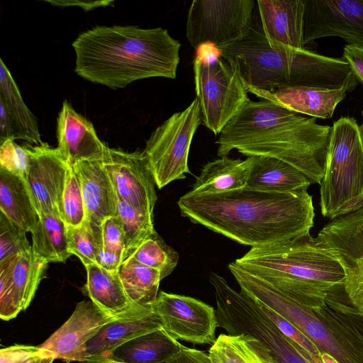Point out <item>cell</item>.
<instances>
[{
	"label": "cell",
	"instance_id": "1",
	"mask_svg": "<svg viewBox=\"0 0 363 363\" xmlns=\"http://www.w3.org/2000/svg\"><path fill=\"white\" fill-rule=\"evenodd\" d=\"M177 204L192 223L251 248L309 235L315 216L307 190L276 193L245 187L215 194L186 193Z\"/></svg>",
	"mask_w": 363,
	"mask_h": 363
},
{
	"label": "cell",
	"instance_id": "2",
	"mask_svg": "<svg viewBox=\"0 0 363 363\" xmlns=\"http://www.w3.org/2000/svg\"><path fill=\"white\" fill-rule=\"evenodd\" d=\"M72 45L74 72L114 89L150 77L175 79L180 61V43L162 28L96 26L79 34Z\"/></svg>",
	"mask_w": 363,
	"mask_h": 363
},
{
	"label": "cell",
	"instance_id": "3",
	"mask_svg": "<svg viewBox=\"0 0 363 363\" xmlns=\"http://www.w3.org/2000/svg\"><path fill=\"white\" fill-rule=\"evenodd\" d=\"M217 51L236 65L247 87L261 91L357 85L350 66L342 58L269 43L260 26L253 25L243 39Z\"/></svg>",
	"mask_w": 363,
	"mask_h": 363
},
{
	"label": "cell",
	"instance_id": "4",
	"mask_svg": "<svg viewBox=\"0 0 363 363\" xmlns=\"http://www.w3.org/2000/svg\"><path fill=\"white\" fill-rule=\"evenodd\" d=\"M230 272L240 291L290 321L320 350L340 363H363V335L349 313L351 305L338 286L326 298L305 306L263 279L235 264Z\"/></svg>",
	"mask_w": 363,
	"mask_h": 363
},
{
	"label": "cell",
	"instance_id": "5",
	"mask_svg": "<svg viewBox=\"0 0 363 363\" xmlns=\"http://www.w3.org/2000/svg\"><path fill=\"white\" fill-rule=\"evenodd\" d=\"M235 262L258 277L299 284L331 287L345 279L340 262L311 235L251 248Z\"/></svg>",
	"mask_w": 363,
	"mask_h": 363
},
{
	"label": "cell",
	"instance_id": "6",
	"mask_svg": "<svg viewBox=\"0 0 363 363\" xmlns=\"http://www.w3.org/2000/svg\"><path fill=\"white\" fill-rule=\"evenodd\" d=\"M320 184L323 216L333 220L363 207V134L354 118L333 123Z\"/></svg>",
	"mask_w": 363,
	"mask_h": 363
},
{
	"label": "cell",
	"instance_id": "7",
	"mask_svg": "<svg viewBox=\"0 0 363 363\" xmlns=\"http://www.w3.org/2000/svg\"><path fill=\"white\" fill-rule=\"evenodd\" d=\"M332 126L315 118H299L250 138L236 147L247 157L261 155L284 161L302 172L312 184H320L325 171Z\"/></svg>",
	"mask_w": 363,
	"mask_h": 363
},
{
	"label": "cell",
	"instance_id": "8",
	"mask_svg": "<svg viewBox=\"0 0 363 363\" xmlns=\"http://www.w3.org/2000/svg\"><path fill=\"white\" fill-rule=\"evenodd\" d=\"M193 65L202 123L216 135H220L250 100L246 84L236 65L217 50L211 57L198 52Z\"/></svg>",
	"mask_w": 363,
	"mask_h": 363
},
{
	"label": "cell",
	"instance_id": "9",
	"mask_svg": "<svg viewBox=\"0 0 363 363\" xmlns=\"http://www.w3.org/2000/svg\"><path fill=\"white\" fill-rule=\"evenodd\" d=\"M209 281L213 288L218 326L228 334H247L264 344L278 363H311L259 309L245 293L232 288L221 276L213 272Z\"/></svg>",
	"mask_w": 363,
	"mask_h": 363
},
{
	"label": "cell",
	"instance_id": "10",
	"mask_svg": "<svg viewBox=\"0 0 363 363\" xmlns=\"http://www.w3.org/2000/svg\"><path fill=\"white\" fill-rule=\"evenodd\" d=\"M201 123L200 104L196 97L184 111L174 113L159 125L146 141L143 152L158 189L185 179L186 174L191 173L189 153Z\"/></svg>",
	"mask_w": 363,
	"mask_h": 363
},
{
	"label": "cell",
	"instance_id": "11",
	"mask_svg": "<svg viewBox=\"0 0 363 363\" xmlns=\"http://www.w3.org/2000/svg\"><path fill=\"white\" fill-rule=\"evenodd\" d=\"M254 0H195L188 11L186 35L191 47L225 48L246 37L252 26Z\"/></svg>",
	"mask_w": 363,
	"mask_h": 363
},
{
	"label": "cell",
	"instance_id": "12",
	"mask_svg": "<svg viewBox=\"0 0 363 363\" xmlns=\"http://www.w3.org/2000/svg\"><path fill=\"white\" fill-rule=\"evenodd\" d=\"M315 238L342 266L346 299L363 313V207L331 220Z\"/></svg>",
	"mask_w": 363,
	"mask_h": 363
},
{
	"label": "cell",
	"instance_id": "13",
	"mask_svg": "<svg viewBox=\"0 0 363 363\" xmlns=\"http://www.w3.org/2000/svg\"><path fill=\"white\" fill-rule=\"evenodd\" d=\"M154 308L162 328L173 338L193 344L212 345L218 326L216 310L193 297L159 292Z\"/></svg>",
	"mask_w": 363,
	"mask_h": 363
},
{
	"label": "cell",
	"instance_id": "14",
	"mask_svg": "<svg viewBox=\"0 0 363 363\" xmlns=\"http://www.w3.org/2000/svg\"><path fill=\"white\" fill-rule=\"evenodd\" d=\"M101 162L118 198L153 217L156 183L144 152L106 146Z\"/></svg>",
	"mask_w": 363,
	"mask_h": 363
},
{
	"label": "cell",
	"instance_id": "15",
	"mask_svg": "<svg viewBox=\"0 0 363 363\" xmlns=\"http://www.w3.org/2000/svg\"><path fill=\"white\" fill-rule=\"evenodd\" d=\"M304 45L325 37H339L363 48V0H303Z\"/></svg>",
	"mask_w": 363,
	"mask_h": 363
},
{
	"label": "cell",
	"instance_id": "16",
	"mask_svg": "<svg viewBox=\"0 0 363 363\" xmlns=\"http://www.w3.org/2000/svg\"><path fill=\"white\" fill-rule=\"evenodd\" d=\"M30 164L24 179L38 216L59 214L69 164L47 143L27 144ZM60 215V214H59Z\"/></svg>",
	"mask_w": 363,
	"mask_h": 363
},
{
	"label": "cell",
	"instance_id": "17",
	"mask_svg": "<svg viewBox=\"0 0 363 363\" xmlns=\"http://www.w3.org/2000/svg\"><path fill=\"white\" fill-rule=\"evenodd\" d=\"M301 115L267 100L248 101L225 125L216 143L219 157L228 156L243 142L283 124Z\"/></svg>",
	"mask_w": 363,
	"mask_h": 363
},
{
	"label": "cell",
	"instance_id": "18",
	"mask_svg": "<svg viewBox=\"0 0 363 363\" xmlns=\"http://www.w3.org/2000/svg\"><path fill=\"white\" fill-rule=\"evenodd\" d=\"M118 317H112L91 301L79 302L68 320L39 346L55 359L79 361L85 345L100 329Z\"/></svg>",
	"mask_w": 363,
	"mask_h": 363
},
{
	"label": "cell",
	"instance_id": "19",
	"mask_svg": "<svg viewBox=\"0 0 363 363\" xmlns=\"http://www.w3.org/2000/svg\"><path fill=\"white\" fill-rule=\"evenodd\" d=\"M79 177L86 218L83 226L102 247L101 225L117 216L118 196L101 160H84L73 165Z\"/></svg>",
	"mask_w": 363,
	"mask_h": 363
},
{
	"label": "cell",
	"instance_id": "20",
	"mask_svg": "<svg viewBox=\"0 0 363 363\" xmlns=\"http://www.w3.org/2000/svg\"><path fill=\"white\" fill-rule=\"evenodd\" d=\"M162 328L154 308L135 306L123 315L104 325L84 346L79 362L102 363L114 349L127 341Z\"/></svg>",
	"mask_w": 363,
	"mask_h": 363
},
{
	"label": "cell",
	"instance_id": "21",
	"mask_svg": "<svg viewBox=\"0 0 363 363\" xmlns=\"http://www.w3.org/2000/svg\"><path fill=\"white\" fill-rule=\"evenodd\" d=\"M57 135L61 156L70 165L84 160H102L106 146L93 124L65 101L57 117Z\"/></svg>",
	"mask_w": 363,
	"mask_h": 363
},
{
	"label": "cell",
	"instance_id": "22",
	"mask_svg": "<svg viewBox=\"0 0 363 363\" xmlns=\"http://www.w3.org/2000/svg\"><path fill=\"white\" fill-rule=\"evenodd\" d=\"M250 93L296 113L323 119L333 116L336 106L354 87L345 84L337 89L296 86L281 89L273 92L247 87Z\"/></svg>",
	"mask_w": 363,
	"mask_h": 363
},
{
	"label": "cell",
	"instance_id": "23",
	"mask_svg": "<svg viewBox=\"0 0 363 363\" xmlns=\"http://www.w3.org/2000/svg\"><path fill=\"white\" fill-rule=\"evenodd\" d=\"M260 27L269 43L303 49V0H257Z\"/></svg>",
	"mask_w": 363,
	"mask_h": 363
},
{
	"label": "cell",
	"instance_id": "24",
	"mask_svg": "<svg viewBox=\"0 0 363 363\" xmlns=\"http://www.w3.org/2000/svg\"><path fill=\"white\" fill-rule=\"evenodd\" d=\"M251 163L246 187L276 193L307 190L312 184L302 172L277 158L249 156Z\"/></svg>",
	"mask_w": 363,
	"mask_h": 363
},
{
	"label": "cell",
	"instance_id": "25",
	"mask_svg": "<svg viewBox=\"0 0 363 363\" xmlns=\"http://www.w3.org/2000/svg\"><path fill=\"white\" fill-rule=\"evenodd\" d=\"M184 347L160 328L121 345L102 363H167Z\"/></svg>",
	"mask_w": 363,
	"mask_h": 363
},
{
	"label": "cell",
	"instance_id": "26",
	"mask_svg": "<svg viewBox=\"0 0 363 363\" xmlns=\"http://www.w3.org/2000/svg\"><path fill=\"white\" fill-rule=\"evenodd\" d=\"M85 268L86 283L82 291L103 311L116 318L137 306L125 293L118 272H108L97 264L87 265Z\"/></svg>",
	"mask_w": 363,
	"mask_h": 363
},
{
	"label": "cell",
	"instance_id": "27",
	"mask_svg": "<svg viewBox=\"0 0 363 363\" xmlns=\"http://www.w3.org/2000/svg\"><path fill=\"white\" fill-rule=\"evenodd\" d=\"M250 163V157L242 160L225 156L208 162L188 193L215 194L245 188Z\"/></svg>",
	"mask_w": 363,
	"mask_h": 363
},
{
	"label": "cell",
	"instance_id": "28",
	"mask_svg": "<svg viewBox=\"0 0 363 363\" xmlns=\"http://www.w3.org/2000/svg\"><path fill=\"white\" fill-rule=\"evenodd\" d=\"M0 209L9 219L31 233L39 220L24 179L0 169Z\"/></svg>",
	"mask_w": 363,
	"mask_h": 363
},
{
	"label": "cell",
	"instance_id": "29",
	"mask_svg": "<svg viewBox=\"0 0 363 363\" xmlns=\"http://www.w3.org/2000/svg\"><path fill=\"white\" fill-rule=\"evenodd\" d=\"M0 100L9 113L15 139L30 144H43L35 116L25 104L13 77L3 60H0Z\"/></svg>",
	"mask_w": 363,
	"mask_h": 363
},
{
	"label": "cell",
	"instance_id": "30",
	"mask_svg": "<svg viewBox=\"0 0 363 363\" xmlns=\"http://www.w3.org/2000/svg\"><path fill=\"white\" fill-rule=\"evenodd\" d=\"M208 354L213 363H278L262 342L247 334L221 333Z\"/></svg>",
	"mask_w": 363,
	"mask_h": 363
},
{
	"label": "cell",
	"instance_id": "31",
	"mask_svg": "<svg viewBox=\"0 0 363 363\" xmlns=\"http://www.w3.org/2000/svg\"><path fill=\"white\" fill-rule=\"evenodd\" d=\"M30 233L33 255L48 264L64 263L72 255L67 240L66 225L59 214L39 216L38 222Z\"/></svg>",
	"mask_w": 363,
	"mask_h": 363
},
{
	"label": "cell",
	"instance_id": "32",
	"mask_svg": "<svg viewBox=\"0 0 363 363\" xmlns=\"http://www.w3.org/2000/svg\"><path fill=\"white\" fill-rule=\"evenodd\" d=\"M118 273L125 293L134 305H154L162 280L159 271L129 257L122 262Z\"/></svg>",
	"mask_w": 363,
	"mask_h": 363
},
{
	"label": "cell",
	"instance_id": "33",
	"mask_svg": "<svg viewBox=\"0 0 363 363\" xmlns=\"http://www.w3.org/2000/svg\"><path fill=\"white\" fill-rule=\"evenodd\" d=\"M48 266V263L35 257L32 250L12 256L11 280L21 311L29 306L40 283L46 277Z\"/></svg>",
	"mask_w": 363,
	"mask_h": 363
},
{
	"label": "cell",
	"instance_id": "34",
	"mask_svg": "<svg viewBox=\"0 0 363 363\" xmlns=\"http://www.w3.org/2000/svg\"><path fill=\"white\" fill-rule=\"evenodd\" d=\"M117 216L124 233V261L130 257L139 246L156 231L153 217L145 214L118 198Z\"/></svg>",
	"mask_w": 363,
	"mask_h": 363
},
{
	"label": "cell",
	"instance_id": "35",
	"mask_svg": "<svg viewBox=\"0 0 363 363\" xmlns=\"http://www.w3.org/2000/svg\"><path fill=\"white\" fill-rule=\"evenodd\" d=\"M138 262L160 272L163 279L175 269L179 254L155 232L146 239L130 257Z\"/></svg>",
	"mask_w": 363,
	"mask_h": 363
},
{
	"label": "cell",
	"instance_id": "36",
	"mask_svg": "<svg viewBox=\"0 0 363 363\" xmlns=\"http://www.w3.org/2000/svg\"><path fill=\"white\" fill-rule=\"evenodd\" d=\"M251 298L262 313L291 342L306 359L311 363H323L320 350L298 328L274 310L261 301Z\"/></svg>",
	"mask_w": 363,
	"mask_h": 363
},
{
	"label": "cell",
	"instance_id": "37",
	"mask_svg": "<svg viewBox=\"0 0 363 363\" xmlns=\"http://www.w3.org/2000/svg\"><path fill=\"white\" fill-rule=\"evenodd\" d=\"M59 214L66 225L81 226L86 218L85 207L79 177L69 165Z\"/></svg>",
	"mask_w": 363,
	"mask_h": 363
},
{
	"label": "cell",
	"instance_id": "38",
	"mask_svg": "<svg viewBox=\"0 0 363 363\" xmlns=\"http://www.w3.org/2000/svg\"><path fill=\"white\" fill-rule=\"evenodd\" d=\"M26 231L0 213V261L32 250Z\"/></svg>",
	"mask_w": 363,
	"mask_h": 363
},
{
	"label": "cell",
	"instance_id": "39",
	"mask_svg": "<svg viewBox=\"0 0 363 363\" xmlns=\"http://www.w3.org/2000/svg\"><path fill=\"white\" fill-rule=\"evenodd\" d=\"M68 247L72 255H76L84 267L96 264V257L101 247L92 234L83 225H66Z\"/></svg>",
	"mask_w": 363,
	"mask_h": 363
},
{
	"label": "cell",
	"instance_id": "40",
	"mask_svg": "<svg viewBox=\"0 0 363 363\" xmlns=\"http://www.w3.org/2000/svg\"><path fill=\"white\" fill-rule=\"evenodd\" d=\"M30 157L27 144L21 146L11 138L1 142L0 169L25 179L30 164Z\"/></svg>",
	"mask_w": 363,
	"mask_h": 363
},
{
	"label": "cell",
	"instance_id": "41",
	"mask_svg": "<svg viewBox=\"0 0 363 363\" xmlns=\"http://www.w3.org/2000/svg\"><path fill=\"white\" fill-rule=\"evenodd\" d=\"M12 256L0 261V318L9 320L21 312L18 307L11 280Z\"/></svg>",
	"mask_w": 363,
	"mask_h": 363
},
{
	"label": "cell",
	"instance_id": "42",
	"mask_svg": "<svg viewBox=\"0 0 363 363\" xmlns=\"http://www.w3.org/2000/svg\"><path fill=\"white\" fill-rule=\"evenodd\" d=\"M101 235L102 248L123 255L124 233L121 220L118 216L108 217L103 221Z\"/></svg>",
	"mask_w": 363,
	"mask_h": 363
},
{
	"label": "cell",
	"instance_id": "43",
	"mask_svg": "<svg viewBox=\"0 0 363 363\" xmlns=\"http://www.w3.org/2000/svg\"><path fill=\"white\" fill-rule=\"evenodd\" d=\"M45 354H50L39 345H13L0 350V363H27L35 357Z\"/></svg>",
	"mask_w": 363,
	"mask_h": 363
},
{
	"label": "cell",
	"instance_id": "44",
	"mask_svg": "<svg viewBox=\"0 0 363 363\" xmlns=\"http://www.w3.org/2000/svg\"><path fill=\"white\" fill-rule=\"evenodd\" d=\"M342 59L350 66L357 79L363 82V48L346 45Z\"/></svg>",
	"mask_w": 363,
	"mask_h": 363
},
{
	"label": "cell",
	"instance_id": "45",
	"mask_svg": "<svg viewBox=\"0 0 363 363\" xmlns=\"http://www.w3.org/2000/svg\"><path fill=\"white\" fill-rule=\"evenodd\" d=\"M167 363H213L204 351L184 347Z\"/></svg>",
	"mask_w": 363,
	"mask_h": 363
},
{
	"label": "cell",
	"instance_id": "46",
	"mask_svg": "<svg viewBox=\"0 0 363 363\" xmlns=\"http://www.w3.org/2000/svg\"><path fill=\"white\" fill-rule=\"evenodd\" d=\"M124 261L121 253L101 248L96 257V264L110 272H116Z\"/></svg>",
	"mask_w": 363,
	"mask_h": 363
},
{
	"label": "cell",
	"instance_id": "47",
	"mask_svg": "<svg viewBox=\"0 0 363 363\" xmlns=\"http://www.w3.org/2000/svg\"><path fill=\"white\" fill-rule=\"evenodd\" d=\"M1 142L9 138L15 140L13 124L5 104L0 100Z\"/></svg>",
	"mask_w": 363,
	"mask_h": 363
},
{
	"label": "cell",
	"instance_id": "48",
	"mask_svg": "<svg viewBox=\"0 0 363 363\" xmlns=\"http://www.w3.org/2000/svg\"><path fill=\"white\" fill-rule=\"evenodd\" d=\"M48 2L53 4L57 5L58 6H78L83 8L85 11H89L94 8L99 6H106L108 5L110 3H112L111 1H47Z\"/></svg>",
	"mask_w": 363,
	"mask_h": 363
},
{
	"label": "cell",
	"instance_id": "49",
	"mask_svg": "<svg viewBox=\"0 0 363 363\" xmlns=\"http://www.w3.org/2000/svg\"><path fill=\"white\" fill-rule=\"evenodd\" d=\"M349 313L363 335V313L353 306L350 308Z\"/></svg>",
	"mask_w": 363,
	"mask_h": 363
},
{
	"label": "cell",
	"instance_id": "50",
	"mask_svg": "<svg viewBox=\"0 0 363 363\" xmlns=\"http://www.w3.org/2000/svg\"><path fill=\"white\" fill-rule=\"evenodd\" d=\"M55 357L51 354H45L35 357L27 363H52Z\"/></svg>",
	"mask_w": 363,
	"mask_h": 363
},
{
	"label": "cell",
	"instance_id": "51",
	"mask_svg": "<svg viewBox=\"0 0 363 363\" xmlns=\"http://www.w3.org/2000/svg\"><path fill=\"white\" fill-rule=\"evenodd\" d=\"M321 360L323 363H340L333 356L325 352H321Z\"/></svg>",
	"mask_w": 363,
	"mask_h": 363
},
{
	"label": "cell",
	"instance_id": "52",
	"mask_svg": "<svg viewBox=\"0 0 363 363\" xmlns=\"http://www.w3.org/2000/svg\"><path fill=\"white\" fill-rule=\"evenodd\" d=\"M362 117H363V111H362ZM361 128H362V134H363V122H362V124L361 125Z\"/></svg>",
	"mask_w": 363,
	"mask_h": 363
},
{
	"label": "cell",
	"instance_id": "53",
	"mask_svg": "<svg viewBox=\"0 0 363 363\" xmlns=\"http://www.w3.org/2000/svg\"><path fill=\"white\" fill-rule=\"evenodd\" d=\"M84 363H89V362H84Z\"/></svg>",
	"mask_w": 363,
	"mask_h": 363
}]
</instances>
